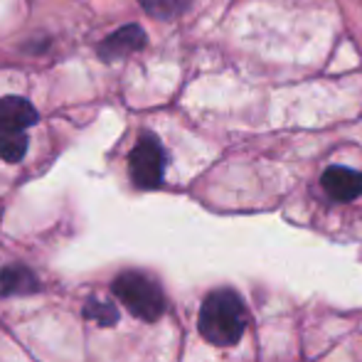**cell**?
Returning a JSON list of instances; mask_svg holds the SVG:
<instances>
[{"instance_id": "6da1fadb", "label": "cell", "mask_w": 362, "mask_h": 362, "mask_svg": "<svg viewBox=\"0 0 362 362\" xmlns=\"http://www.w3.org/2000/svg\"><path fill=\"white\" fill-rule=\"evenodd\" d=\"M249 325V313L244 300L239 298L237 291L219 288L212 291L202 300L200 318H197V330L207 343L217 348H229L242 340L244 330Z\"/></svg>"}, {"instance_id": "7a4b0ae2", "label": "cell", "mask_w": 362, "mask_h": 362, "mask_svg": "<svg viewBox=\"0 0 362 362\" xmlns=\"http://www.w3.org/2000/svg\"><path fill=\"white\" fill-rule=\"evenodd\" d=\"M114 296L141 320H158L165 313V293L146 272H121L114 279Z\"/></svg>"}, {"instance_id": "3957f363", "label": "cell", "mask_w": 362, "mask_h": 362, "mask_svg": "<svg viewBox=\"0 0 362 362\" xmlns=\"http://www.w3.org/2000/svg\"><path fill=\"white\" fill-rule=\"evenodd\" d=\"M37 124V111L23 96H3L0 99V158L18 163L28 153L30 126Z\"/></svg>"}, {"instance_id": "277c9868", "label": "cell", "mask_w": 362, "mask_h": 362, "mask_svg": "<svg viewBox=\"0 0 362 362\" xmlns=\"http://www.w3.org/2000/svg\"><path fill=\"white\" fill-rule=\"evenodd\" d=\"M131 180L144 190H156L165 175V151L153 134H144L129 156Z\"/></svg>"}, {"instance_id": "5b68a950", "label": "cell", "mask_w": 362, "mask_h": 362, "mask_svg": "<svg viewBox=\"0 0 362 362\" xmlns=\"http://www.w3.org/2000/svg\"><path fill=\"white\" fill-rule=\"evenodd\" d=\"M146 47V33L139 25H126L119 28L116 33H111L104 42L99 45V57L104 62H116V59H124L129 54L139 52Z\"/></svg>"}, {"instance_id": "8992f818", "label": "cell", "mask_w": 362, "mask_h": 362, "mask_svg": "<svg viewBox=\"0 0 362 362\" xmlns=\"http://www.w3.org/2000/svg\"><path fill=\"white\" fill-rule=\"evenodd\" d=\"M320 182H323V190L338 202H350L362 195V173L350 170V168L330 165Z\"/></svg>"}, {"instance_id": "52a82bcc", "label": "cell", "mask_w": 362, "mask_h": 362, "mask_svg": "<svg viewBox=\"0 0 362 362\" xmlns=\"http://www.w3.org/2000/svg\"><path fill=\"white\" fill-rule=\"evenodd\" d=\"M40 291V281L25 267H5L0 272V296H28Z\"/></svg>"}, {"instance_id": "ba28073f", "label": "cell", "mask_w": 362, "mask_h": 362, "mask_svg": "<svg viewBox=\"0 0 362 362\" xmlns=\"http://www.w3.org/2000/svg\"><path fill=\"white\" fill-rule=\"evenodd\" d=\"M139 3L151 18L158 20H173L190 8V0H139Z\"/></svg>"}, {"instance_id": "9c48e42d", "label": "cell", "mask_w": 362, "mask_h": 362, "mask_svg": "<svg viewBox=\"0 0 362 362\" xmlns=\"http://www.w3.org/2000/svg\"><path fill=\"white\" fill-rule=\"evenodd\" d=\"M84 315L99 325H116V320H119V308H116L111 300L89 298L84 305Z\"/></svg>"}]
</instances>
